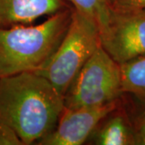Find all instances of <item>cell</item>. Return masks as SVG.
<instances>
[{
  "instance_id": "7c38bea8",
  "label": "cell",
  "mask_w": 145,
  "mask_h": 145,
  "mask_svg": "<svg viewBox=\"0 0 145 145\" xmlns=\"http://www.w3.org/2000/svg\"><path fill=\"white\" fill-rule=\"evenodd\" d=\"M109 5L115 9L144 10L145 0H108Z\"/></svg>"
},
{
  "instance_id": "6da1fadb",
  "label": "cell",
  "mask_w": 145,
  "mask_h": 145,
  "mask_svg": "<svg viewBox=\"0 0 145 145\" xmlns=\"http://www.w3.org/2000/svg\"><path fill=\"white\" fill-rule=\"evenodd\" d=\"M64 109V96L35 71L0 78V120L16 131L24 145L49 134Z\"/></svg>"
},
{
  "instance_id": "5b68a950",
  "label": "cell",
  "mask_w": 145,
  "mask_h": 145,
  "mask_svg": "<svg viewBox=\"0 0 145 145\" xmlns=\"http://www.w3.org/2000/svg\"><path fill=\"white\" fill-rule=\"evenodd\" d=\"M100 43L119 65L145 56V10L115 9L99 27Z\"/></svg>"
},
{
  "instance_id": "30bf717a",
  "label": "cell",
  "mask_w": 145,
  "mask_h": 145,
  "mask_svg": "<svg viewBox=\"0 0 145 145\" xmlns=\"http://www.w3.org/2000/svg\"><path fill=\"white\" fill-rule=\"evenodd\" d=\"M72 8L97 23L99 27L108 14L110 5L108 0H67Z\"/></svg>"
},
{
  "instance_id": "ba28073f",
  "label": "cell",
  "mask_w": 145,
  "mask_h": 145,
  "mask_svg": "<svg viewBox=\"0 0 145 145\" xmlns=\"http://www.w3.org/2000/svg\"><path fill=\"white\" fill-rule=\"evenodd\" d=\"M118 107L100 123L92 134L93 142L98 145L136 144L134 127Z\"/></svg>"
},
{
  "instance_id": "52a82bcc",
  "label": "cell",
  "mask_w": 145,
  "mask_h": 145,
  "mask_svg": "<svg viewBox=\"0 0 145 145\" xmlns=\"http://www.w3.org/2000/svg\"><path fill=\"white\" fill-rule=\"evenodd\" d=\"M68 8L67 0H0V27L29 25Z\"/></svg>"
},
{
  "instance_id": "9c48e42d",
  "label": "cell",
  "mask_w": 145,
  "mask_h": 145,
  "mask_svg": "<svg viewBox=\"0 0 145 145\" xmlns=\"http://www.w3.org/2000/svg\"><path fill=\"white\" fill-rule=\"evenodd\" d=\"M122 89L145 103V56L120 65Z\"/></svg>"
},
{
  "instance_id": "7a4b0ae2",
  "label": "cell",
  "mask_w": 145,
  "mask_h": 145,
  "mask_svg": "<svg viewBox=\"0 0 145 145\" xmlns=\"http://www.w3.org/2000/svg\"><path fill=\"white\" fill-rule=\"evenodd\" d=\"M72 10L57 12L36 26L0 27V78L40 69L62 41Z\"/></svg>"
},
{
  "instance_id": "8992f818",
  "label": "cell",
  "mask_w": 145,
  "mask_h": 145,
  "mask_svg": "<svg viewBox=\"0 0 145 145\" xmlns=\"http://www.w3.org/2000/svg\"><path fill=\"white\" fill-rule=\"evenodd\" d=\"M119 106V100L91 107L65 108L55 128L42 138L40 145H81L110 113Z\"/></svg>"
},
{
  "instance_id": "3957f363",
  "label": "cell",
  "mask_w": 145,
  "mask_h": 145,
  "mask_svg": "<svg viewBox=\"0 0 145 145\" xmlns=\"http://www.w3.org/2000/svg\"><path fill=\"white\" fill-rule=\"evenodd\" d=\"M100 45L97 23L73 9L72 20L62 41L49 60L35 72L48 80L64 96Z\"/></svg>"
},
{
  "instance_id": "277c9868",
  "label": "cell",
  "mask_w": 145,
  "mask_h": 145,
  "mask_svg": "<svg viewBox=\"0 0 145 145\" xmlns=\"http://www.w3.org/2000/svg\"><path fill=\"white\" fill-rule=\"evenodd\" d=\"M122 93L120 65L100 45L64 95L65 107L99 106L118 101Z\"/></svg>"
},
{
  "instance_id": "8fae6325",
  "label": "cell",
  "mask_w": 145,
  "mask_h": 145,
  "mask_svg": "<svg viewBox=\"0 0 145 145\" xmlns=\"http://www.w3.org/2000/svg\"><path fill=\"white\" fill-rule=\"evenodd\" d=\"M0 145H24L15 130L0 120Z\"/></svg>"
},
{
  "instance_id": "4fadbf2b",
  "label": "cell",
  "mask_w": 145,
  "mask_h": 145,
  "mask_svg": "<svg viewBox=\"0 0 145 145\" xmlns=\"http://www.w3.org/2000/svg\"><path fill=\"white\" fill-rule=\"evenodd\" d=\"M134 131L136 144L145 145V113L137 120Z\"/></svg>"
}]
</instances>
